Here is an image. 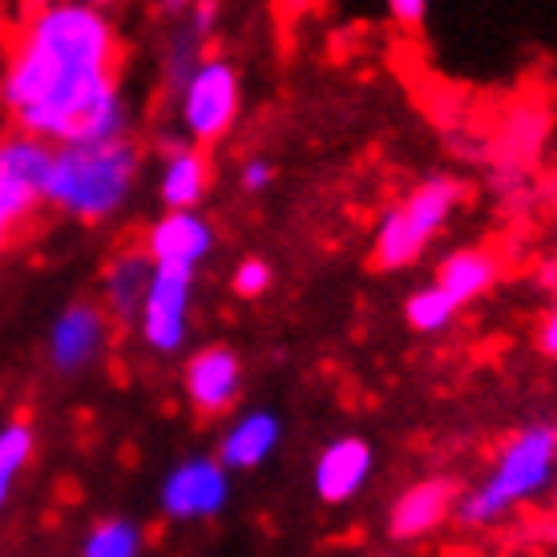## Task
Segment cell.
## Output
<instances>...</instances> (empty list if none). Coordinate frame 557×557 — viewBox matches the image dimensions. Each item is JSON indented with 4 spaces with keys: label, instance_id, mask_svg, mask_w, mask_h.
<instances>
[{
    "label": "cell",
    "instance_id": "cell-1",
    "mask_svg": "<svg viewBox=\"0 0 557 557\" xmlns=\"http://www.w3.org/2000/svg\"><path fill=\"white\" fill-rule=\"evenodd\" d=\"M0 101L21 134L45 146H98L129 138L117 89V28L94 4H45L16 33Z\"/></svg>",
    "mask_w": 557,
    "mask_h": 557
},
{
    "label": "cell",
    "instance_id": "cell-2",
    "mask_svg": "<svg viewBox=\"0 0 557 557\" xmlns=\"http://www.w3.org/2000/svg\"><path fill=\"white\" fill-rule=\"evenodd\" d=\"M141 178V153L129 138L98 146H57L45 202L82 223H106L126 207Z\"/></svg>",
    "mask_w": 557,
    "mask_h": 557
},
{
    "label": "cell",
    "instance_id": "cell-3",
    "mask_svg": "<svg viewBox=\"0 0 557 557\" xmlns=\"http://www.w3.org/2000/svg\"><path fill=\"white\" fill-rule=\"evenodd\" d=\"M557 481V429L533 420L525 429H517L493 457L488 473L476 481L465 497H457L453 517L460 525L485 530L505 513L521 509L525 502H537L545 488Z\"/></svg>",
    "mask_w": 557,
    "mask_h": 557
},
{
    "label": "cell",
    "instance_id": "cell-4",
    "mask_svg": "<svg viewBox=\"0 0 557 557\" xmlns=\"http://www.w3.org/2000/svg\"><path fill=\"white\" fill-rule=\"evenodd\" d=\"M460 202V182L424 178L417 190H408L396 207L384 210L376 235H372V263L384 271H405L424 255L432 238L445 231Z\"/></svg>",
    "mask_w": 557,
    "mask_h": 557
},
{
    "label": "cell",
    "instance_id": "cell-5",
    "mask_svg": "<svg viewBox=\"0 0 557 557\" xmlns=\"http://www.w3.org/2000/svg\"><path fill=\"white\" fill-rule=\"evenodd\" d=\"M238 106H243V82L223 57H202V65L178 85V122L195 146L223 138L235 126Z\"/></svg>",
    "mask_w": 557,
    "mask_h": 557
},
{
    "label": "cell",
    "instance_id": "cell-6",
    "mask_svg": "<svg viewBox=\"0 0 557 557\" xmlns=\"http://www.w3.org/2000/svg\"><path fill=\"white\" fill-rule=\"evenodd\" d=\"M226 502H231V473L223 469V460L207 457V453L170 465V473L158 485L162 513L178 525L210 521V517L223 513Z\"/></svg>",
    "mask_w": 557,
    "mask_h": 557
},
{
    "label": "cell",
    "instance_id": "cell-7",
    "mask_svg": "<svg viewBox=\"0 0 557 557\" xmlns=\"http://www.w3.org/2000/svg\"><path fill=\"white\" fill-rule=\"evenodd\" d=\"M190 311H195V271H166V267H158L134 327H138L141 344L150 351L174 356L190 339Z\"/></svg>",
    "mask_w": 557,
    "mask_h": 557
},
{
    "label": "cell",
    "instance_id": "cell-8",
    "mask_svg": "<svg viewBox=\"0 0 557 557\" xmlns=\"http://www.w3.org/2000/svg\"><path fill=\"white\" fill-rule=\"evenodd\" d=\"M110 348V315L98 304H70L57 311L49 323V339H45V356L49 368L61 376H82Z\"/></svg>",
    "mask_w": 557,
    "mask_h": 557
},
{
    "label": "cell",
    "instance_id": "cell-9",
    "mask_svg": "<svg viewBox=\"0 0 557 557\" xmlns=\"http://www.w3.org/2000/svg\"><path fill=\"white\" fill-rule=\"evenodd\" d=\"M53 146L28 134L0 138V210L21 223L45 202V182H49Z\"/></svg>",
    "mask_w": 557,
    "mask_h": 557
},
{
    "label": "cell",
    "instance_id": "cell-10",
    "mask_svg": "<svg viewBox=\"0 0 557 557\" xmlns=\"http://www.w3.org/2000/svg\"><path fill=\"white\" fill-rule=\"evenodd\" d=\"M214 223L198 210H166L158 214L146 231L141 251L150 255L153 267H166V271H198L214 255Z\"/></svg>",
    "mask_w": 557,
    "mask_h": 557
},
{
    "label": "cell",
    "instance_id": "cell-11",
    "mask_svg": "<svg viewBox=\"0 0 557 557\" xmlns=\"http://www.w3.org/2000/svg\"><path fill=\"white\" fill-rule=\"evenodd\" d=\"M182 388H186V400L202 417L231 412L238 405V396H243V360H238V351L231 344L198 348L182 368Z\"/></svg>",
    "mask_w": 557,
    "mask_h": 557
},
{
    "label": "cell",
    "instance_id": "cell-12",
    "mask_svg": "<svg viewBox=\"0 0 557 557\" xmlns=\"http://www.w3.org/2000/svg\"><path fill=\"white\" fill-rule=\"evenodd\" d=\"M376 473V448L363 436H335L311 465V488L323 505H348Z\"/></svg>",
    "mask_w": 557,
    "mask_h": 557
},
{
    "label": "cell",
    "instance_id": "cell-13",
    "mask_svg": "<svg viewBox=\"0 0 557 557\" xmlns=\"http://www.w3.org/2000/svg\"><path fill=\"white\" fill-rule=\"evenodd\" d=\"M283 445V420L271 408H251V412H238L231 424L223 429L219 453L226 473H255L259 465L275 457Z\"/></svg>",
    "mask_w": 557,
    "mask_h": 557
},
{
    "label": "cell",
    "instance_id": "cell-14",
    "mask_svg": "<svg viewBox=\"0 0 557 557\" xmlns=\"http://www.w3.org/2000/svg\"><path fill=\"white\" fill-rule=\"evenodd\" d=\"M453 505H457V493L445 476H432V481H417L408 485L388 513V533L396 542H417V537H429L436 525H445L453 517Z\"/></svg>",
    "mask_w": 557,
    "mask_h": 557
},
{
    "label": "cell",
    "instance_id": "cell-15",
    "mask_svg": "<svg viewBox=\"0 0 557 557\" xmlns=\"http://www.w3.org/2000/svg\"><path fill=\"white\" fill-rule=\"evenodd\" d=\"M153 271L158 267L150 263V255L141 247H129V251H117L101 271V304H106V315L117 323H138L141 304L150 295Z\"/></svg>",
    "mask_w": 557,
    "mask_h": 557
},
{
    "label": "cell",
    "instance_id": "cell-16",
    "mask_svg": "<svg viewBox=\"0 0 557 557\" xmlns=\"http://www.w3.org/2000/svg\"><path fill=\"white\" fill-rule=\"evenodd\" d=\"M210 190V158L202 146H182L162 162L158 198L166 210H198Z\"/></svg>",
    "mask_w": 557,
    "mask_h": 557
},
{
    "label": "cell",
    "instance_id": "cell-17",
    "mask_svg": "<svg viewBox=\"0 0 557 557\" xmlns=\"http://www.w3.org/2000/svg\"><path fill=\"white\" fill-rule=\"evenodd\" d=\"M497 271H502V263H497L493 251H485V247H460V251H453L445 263H441L436 287H441L457 307H465V304H473V299H481V295L497 283Z\"/></svg>",
    "mask_w": 557,
    "mask_h": 557
},
{
    "label": "cell",
    "instance_id": "cell-18",
    "mask_svg": "<svg viewBox=\"0 0 557 557\" xmlns=\"http://www.w3.org/2000/svg\"><path fill=\"white\" fill-rule=\"evenodd\" d=\"M146 533L129 517H101L82 537V557H141Z\"/></svg>",
    "mask_w": 557,
    "mask_h": 557
},
{
    "label": "cell",
    "instance_id": "cell-19",
    "mask_svg": "<svg viewBox=\"0 0 557 557\" xmlns=\"http://www.w3.org/2000/svg\"><path fill=\"white\" fill-rule=\"evenodd\" d=\"M33 448H37V432H33L28 420H9V424H0V509L9 505L16 481H21V473L28 469Z\"/></svg>",
    "mask_w": 557,
    "mask_h": 557
},
{
    "label": "cell",
    "instance_id": "cell-20",
    "mask_svg": "<svg viewBox=\"0 0 557 557\" xmlns=\"http://www.w3.org/2000/svg\"><path fill=\"white\" fill-rule=\"evenodd\" d=\"M460 307L448 299L436 283H429V287H417V292L405 299V320L412 332L420 335H441L453 327V320H457Z\"/></svg>",
    "mask_w": 557,
    "mask_h": 557
},
{
    "label": "cell",
    "instance_id": "cell-21",
    "mask_svg": "<svg viewBox=\"0 0 557 557\" xmlns=\"http://www.w3.org/2000/svg\"><path fill=\"white\" fill-rule=\"evenodd\" d=\"M231 287H235L238 299H259V295H267V287H271V267H267L263 259L247 255V259L235 267V275H231Z\"/></svg>",
    "mask_w": 557,
    "mask_h": 557
},
{
    "label": "cell",
    "instance_id": "cell-22",
    "mask_svg": "<svg viewBox=\"0 0 557 557\" xmlns=\"http://www.w3.org/2000/svg\"><path fill=\"white\" fill-rule=\"evenodd\" d=\"M275 178V166L267 162V158H247L243 166H238V186L247 190V195H263L267 186Z\"/></svg>",
    "mask_w": 557,
    "mask_h": 557
},
{
    "label": "cell",
    "instance_id": "cell-23",
    "mask_svg": "<svg viewBox=\"0 0 557 557\" xmlns=\"http://www.w3.org/2000/svg\"><path fill=\"white\" fill-rule=\"evenodd\" d=\"M388 16L408 28H417L429 16V0H388Z\"/></svg>",
    "mask_w": 557,
    "mask_h": 557
},
{
    "label": "cell",
    "instance_id": "cell-24",
    "mask_svg": "<svg viewBox=\"0 0 557 557\" xmlns=\"http://www.w3.org/2000/svg\"><path fill=\"white\" fill-rule=\"evenodd\" d=\"M542 348L549 351V356H557V307L545 315V323H542Z\"/></svg>",
    "mask_w": 557,
    "mask_h": 557
},
{
    "label": "cell",
    "instance_id": "cell-25",
    "mask_svg": "<svg viewBox=\"0 0 557 557\" xmlns=\"http://www.w3.org/2000/svg\"><path fill=\"white\" fill-rule=\"evenodd\" d=\"M13 219H9V214H4V210H0V251H4V243H9V235H13Z\"/></svg>",
    "mask_w": 557,
    "mask_h": 557
}]
</instances>
